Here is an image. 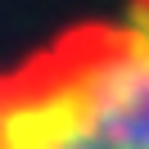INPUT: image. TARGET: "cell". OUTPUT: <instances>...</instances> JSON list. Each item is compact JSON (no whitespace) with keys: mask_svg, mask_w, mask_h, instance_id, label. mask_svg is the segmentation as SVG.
Wrapping results in <instances>:
<instances>
[{"mask_svg":"<svg viewBox=\"0 0 149 149\" xmlns=\"http://www.w3.org/2000/svg\"><path fill=\"white\" fill-rule=\"evenodd\" d=\"M0 149H149V50L118 23L50 45L5 86Z\"/></svg>","mask_w":149,"mask_h":149,"instance_id":"obj_1","label":"cell"}]
</instances>
